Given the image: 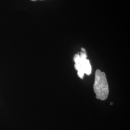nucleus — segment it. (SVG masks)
<instances>
[{"mask_svg": "<svg viewBox=\"0 0 130 130\" xmlns=\"http://www.w3.org/2000/svg\"><path fill=\"white\" fill-rule=\"evenodd\" d=\"M87 55L86 53L81 52L80 55L76 54L74 57L75 68L78 71V75L83 79L84 74L89 75L91 73L92 67L90 61L86 59Z\"/></svg>", "mask_w": 130, "mask_h": 130, "instance_id": "nucleus-2", "label": "nucleus"}, {"mask_svg": "<svg viewBox=\"0 0 130 130\" xmlns=\"http://www.w3.org/2000/svg\"><path fill=\"white\" fill-rule=\"evenodd\" d=\"M32 1H37V0H31Z\"/></svg>", "mask_w": 130, "mask_h": 130, "instance_id": "nucleus-4", "label": "nucleus"}, {"mask_svg": "<svg viewBox=\"0 0 130 130\" xmlns=\"http://www.w3.org/2000/svg\"><path fill=\"white\" fill-rule=\"evenodd\" d=\"M93 89L98 99L105 100L108 97L109 88L106 74L99 70L95 72Z\"/></svg>", "mask_w": 130, "mask_h": 130, "instance_id": "nucleus-1", "label": "nucleus"}, {"mask_svg": "<svg viewBox=\"0 0 130 130\" xmlns=\"http://www.w3.org/2000/svg\"><path fill=\"white\" fill-rule=\"evenodd\" d=\"M82 52H84V53H85V49L84 48H82Z\"/></svg>", "mask_w": 130, "mask_h": 130, "instance_id": "nucleus-3", "label": "nucleus"}]
</instances>
